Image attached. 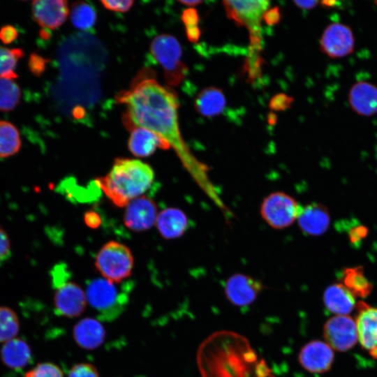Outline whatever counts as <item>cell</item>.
<instances>
[{
	"label": "cell",
	"mask_w": 377,
	"mask_h": 377,
	"mask_svg": "<svg viewBox=\"0 0 377 377\" xmlns=\"http://www.w3.org/2000/svg\"><path fill=\"white\" fill-rule=\"evenodd\" d=\"M323 334L326 343L339 352L352 348L358 340L355 320L348 315H337L328 319Z\"/></svg>",
	"instance_id": "ba28073f"
},
{
	"label": "cell",
	"mask_w": 377,
	"mask_h": 377,
	"mask_svg": "<svg viewBox=\"0 0 377 377\" xmlns=\"http://www.w3.org/2000/svg\"><path fill=\"white\" fill-rule=\"evenodd\" d=\"M128 147L133 155L147 157L151 155L157 148L168 149L170 146L152 131L143 128H135L131 130Z\"/></svg>",
	"instance_id": "d6986e66"
},
{
	"label": "cell",
	"mask_w": 377,
	"mask_h": 377,
	"mask_svg": "<svg viewBox=\"0 0 377 377\" xmlns=\"http://www.w3.org/2000/svg\"><path fill=\"white\" fill-rule=\"evenodd\" d=\"M348 234L350 242L356 244L366 237L368 234V229L362 225L356 226L349 230Z\"/></svg>",
	"instance_id": "8d00e7d4"
},
{
	"label": "cell",
	"mask_w": 377,
	"mask_h": 377,
	"mask_svg": "<svg viewBox=\"0 0 377 377\" xmlns=\"http://www.w3.org/2000/svg\"><path fill=\"white\" fill-rule=\"evenodd\" d=\"M32 357L29 345L24 340L14 338L6 342L1 349L3 363L13 369H21L27 366Z\"/></svg>",
	"instance_id": "7402d4cb"
},
{
	"label": "cell",
	"mask_w": 377,
	"mask_h": 377,
	"mask_svg": "<svg viewBox=\"0 0 377 377\" xmlns=\"http://www.w3.org/2000/svg\"><path fill=\"white\" fill-rule=\"evenodd\" d=\"M343 284L354 296L366 297L373 289L372 283L367 279L362 266L346 268L342 274Z\"/></svg>",
	"instance_id": "cb8c5ba5"
},
{
	"label": "cell",
	"mask_w": 377,
	"mask_h": 377,
	"mask_svg": "<svg viewBox=\"0 0 377 377\" xmlns=\"http://www.w3.org/2000/svg\"><path fill=\"white\" fill-rule=\"evenodd\" d=\"M156 224L164 239H172L184 234L188 227V220L180 209L168 207L158 214Z\"/></svg>",
	"instance_id": "ffe728a7"
},
{
	"label": "cell",
	"mask_w": 377,
	"mask_h": 377,
	"mask_svg": "<svg viewBox=\"0 0 377 377\" xmlns=\"http://www.w3.org/2000/svg\"><path fill=\"white\" fill-rule=\"evenodd\" d=\"M302 206L291 195L275 191L267 195L260 205L262 219L272 228L282 230L297 221Z\"/></svg>",
	"instance_id": "8992f818"
},
{
	"label": "cell",
	"mask_w": 377,
	"mask_h": 377,
	"mask_svg": "<svg viewBox=\"0 0 377 377\" xmlns=\"http://www.w3.org/2000/svg\"><path fill=\"white\" fill-rule=\"evenodd\" d=\"M355 38L351 29L339 22L329 24L321 36V51L330 58H341L353 52Z\"/></svg>",
	"instance_id": "9c48e42d"
},
{
	"label": "cell",
	"mask_w": 377,
	"mask_h": 377,
	"mask_svg": "<svg viewBox=\"0 0 377 377\" xmlns=\"http://www.w3.org/2000/svg\"><path fill=\"white\" fill-rule=\"evenodd\" d=\"M68 377H100L97 369L91 364L79 363L73 365Z\"/></svg>",
	"instance_id": "1f68e13d"
},
{
	"label": "cell",
	"mask_w": 377,
	"mask_h": 377,
	"mask_svg": "<svg viewBox=\"0 0 377 377\" xmlns=\"http://www.w3.org/2000/svg\"><path fill=\"white\" fill-rule=\"evenodd\" d=\"M21 139L17 128L10 122L0 121V158H7L17 153Z\"/></svg>",
	"instance_id": "484cf974"
},
{
	"label": "cell",
	"mask_w": 377,
	"mask_h": 377,
	"mask_svg": "<svg viewBox=\"0 0 377 377\" xmlns=\"http://www.w3.org/2000/svg\"><path fill=\"white\" fill-rule=\"evenodd\" d=\"M323 302L330 311L337 315H348L355 305V296L341 283L329 286L324 292Z\"/></svg>",
	"instance_id": "44dd1931"
},
{
	"label": "cell",
	"mask_w": 377,
	"mask_h": 377,
	"mask_svg": "<svg viewBox=\"0 0 377 377\" xmlns=\"http://www.w3.org/2000/svg\"><path fill=\"white\" fill-rule=\"evenodd\" d=\"M357 309L358 340L362 347L377 359V308L360 301L357 304Z\"/></svg>",
	"instance_id": "4fadbf2b"
},
{
	"label": "cell",
	"mask_w": 377,
	"mask_h": 377,
	"mask_svg": "<svg viewBox=\"0 0 377 377\" xmlns=\"http://www.w3.org/2000/svg\"><path fill=\"white\" fill-rule=\"evenodd\" d=\"M264 288L260 281L241 273L230 276L224 286L227 299L239 307L252 304Z\"/></svg>",
	"instance_id": "8fae6325"
},
{
	"label": "cell",
	"mask_w": 377,
	"mask_h": 377,
	"mask_svg": "<svg viewBox=\"0 0 377 377\" xmlns=\"http://www.w3.org/2000/svg\"><path fill=\"white\" fill-rule=\"evenodd\" d=\"M293 102V98L288 95L280 94L274 96L269 102L272 110L282 111L286 110Z\"/></svg>",
	"instance_id": "836d02e7"
},
{
	"label": "cell",
	"mask_w": 377,
	"mask_h": 377,
	"mask_svg": "<svg viewBox=\"0 0 377 377\" xmlns=\"http://www.w3.org/2000/svg\"><path fill=\"white\" fill-rule=\"evenodd\" d=\"M86 295L89 304L108 320L117 316L126 303V295L120 293L114 283L104 278L91 281Z\"/></svg>",
	"instance_id": "52a82bcc"
},
{
	"label": "cell",
	"mask_w": 377,
	"mask_h": 377,
	"mask_svg": "<svg viewBox=\"0 0 377 377\" xmlns=\"http://www.w3.org/2000/svg\"><path fill=\"white\" fill-rule=\"evenodd\" d=\"M153 59L163 68L166 83L177 86L185 78L187 67L182 61V47L178 40L170 34L156 36L150 45Z\"/></svg>",
	"instance_id": "277c9868"
},
{
	"label": "cell",
	"mask_w": 377,
	"mask_h": 377,
	"mask_svg": "<svg viewBox=\"0 0 377 377\" xmlns=\"http://www.w3.org/2000/svg\"><path fill=\"white\" fill-rule=\"evenodd\" d=\"M157 206L149 198L142 195L131 201L124 214L125 226L131 230L140 232L151 228L156 222Z\"/></svg>",
	"instance_id": "7c38bea8"
},
{
	"label": "cell",
	"mask_w": 377,
	"mask_h": 377,
	"mask_svg": "<svg viewBox=\"0 0 377 377\" xmlns=\"http://www.w3.org/2000/svg\"><path fill=\"white\" fill-rule=\"evenodd\" d=\"M103 325L93 318L79 320L73 329V336L76 343L86 350H94L101 346L105 338Z\"/></svg>",
	"instance_id": "ac0fdd59"
},
{
	"label": "cell",
	"mask_w": 377,
	"mask_h": 377,
	"mask_svg": "<svg viewBox=\"0 0 377 377\" xmlns=\"http://www.w3.org/2000/svg\"><path fill=\"white\" fill-rule=\"evenodd\" d=\"M10 251V242L8 234L0 227V260L6 258Z\"/></svg>",
	"instance_id": "74e56055"
},
{
	"label": "cell",
	"mask_w": 377,
	"mask_h": 377,
	"mask_svg": "<svg viewBox=\"0 0 377 377\" xmlns=\"http://www.w3.org/2000/svg\"><path fill=\"white\" fill-rule=\"evenodd\" d=\"M182 4H184V6H195L197 5H199L202 3V1H197V0H193V1H179Z\"/></svg>",
	"instance_id": "b9f144b4"
},
{
	"label": "cell",
	"mask_w": 377,
	"mask_h": 377,
	"mask_svg": "<svg viewBox=\"0 0 377 377\" xmlns=\"http://www.w3.org/2000/svg\"><path fill=\"white\" fill-rule=\"evenodd\" d=\"M133 264L131 250L115 241L105 243L98 251L95 260L96 268L102 276L117 283L131 275Z\"/></svg>",
	"instance_id": "5b68a950"
},
{
	"label": "cell",
	"mask_w": 377,
	"mask_h": 377,
	"mask_svg": "<svg viewBox=\"0 0 377 377\" xmlns=\"http://www.w3.org/2000/svg\"><path fill=\"white\" fill-rule=\"evenodd\" d=\"M281 18L280 10L278 7H274L270 10H267L263 17V20L269 24L273 25L278 23Z\"/></svg>",
	"instance_id": "ab89813d"
},
{
	"label": "cell",
	"mask_w": 377,
	"mask_h": 377,
	"mask_svg": "<svg viewBox=\"0 0 377 377\" xmlns=\"http://www.w3.org/2000/svg\"><path fill=\"white\" fill-rule=\"evenodd\" d=\"M226 103L223 91L216 87H209L198 94L194 106L200 115L212 117L221 113L226 107Z\"/></svg>",
	"instance_id": "603a6c76"
},
{
	"label": "cell",
	"mask_w": 377,
	"mask_h": 377,
	"mask_svg": "<svg viewBox=\"0 0 377 377\" xmlns=\"http://www.w3.org/2000/svg\"><path fill=\"white\" fill-rule=\"evenodd\" d=\"M45 59L34 53L30 55L28 64L31 72L35 75H39L43 72L45 67Z\"/></svg>",
	"instance_id": "e575fe53"
},
{
	"label": "cell",
	"mask_w": 377,
	"mask_h": 377,
	"mask_svg": "<svg viewBox=\"0 0 377 377\" xmlns=\"http://www.w3.org/2000/svg\"><path fill=\"white\" fill-rule=\"evenodd\" d=\"M186 34L188 39L191 42H196L200 36V30L198 27L199 17L195 8H187L182 15Z\"/></svg>",
	"instance_id": "f546056e"
},
{
	"label": "cell",
	"mask_w": 377,
	"mask_h": 377,
	"mask_svg": "<svg viewBox=\"0 0 377 377\" xmlns=\"http://www.w3.org/2000/svg\"><path fill=\"white\" fill-rule=\"evenodd\" d=\"M84 221L87 226L91 228H97L101 223V219L98 214L92 210L86 212Z\"/></svg>",
	"instance_id": "f35d334b"
},
{
	"label": "cell",
	"mask_w": 377,
	"mask_h": 377,
	"mask_svg": "<svg viewBox=\"0 0 377 377\" xmlns=\"http://www.w3.org/2000/svg\"><path fill=\"white\" fill-rule=\"evenodd\" d=\"M56 288L53 298L56 313L66 318L80 316L87 303V295L82 288L73 281H66Z\"/></svg>",
	"instance_id": "30bf717a"
},
{
	"label": "cell",
	"mask_w": 377,
	"mask_h": 377,
	"mask_svg": "<svg viewBox=\"0 0 377 377\" xmlns=\"http://www.w3.org/2000/svg\"><path fill=\"white\" fill-rule=\"evenodd\" d=\"M154 179L149 165L138 159L117 158L110 172L96 183L115 206L124 207L145 193Z\"/></svg>",
	"instance_id": "7a4b0ae2"
},
{
	"label": "cell",
	"mask_w": 377,
	"mask_h": 377,
	"mask_svg": "<svg viewBox=\"0 0 377 377\" xmlns=\"http://www.w3.org/2000/svg\"><path fill=\"white\" fill-rule=\"evenodd\" d=\"M17 36V29L12 25L7 24L0 29V40L5 45L13 43Z\"/></svg>",
	"instance_id": "d590c367"
},
{
	"label": "cell",
	"mask_w": 377,
	"mask_h": 377,
	"mask_svg": "<svg viewBox=\"0 0 377 377\" xmlns=\"http://www.w3.org/2000/svg\"><path fill=\"white\" fill-rule=\"evenodd\" d=\"M294 3L300 8L304 10H311L315 8L318 3V1H294Z\"/></svg>",
	"instance_id": "60d3db41"
},
{
	"label": "cell",
	"mask_w": 377,
	"mask_h": 377,
	"mask_svg": "<svg viewBox=\"0 0 377 377\" xmlns=\"http://www.w3.org/2000/svg\"><path fill=\"white\" fill-rule=\"evenodd\" d=\"M101 3L109 10L118 13H126L133 6V1H101Z\"/></svg>",
	"instance_id": "d6a6232c"
},
{
	"label": "cell",
	"mask_w": 377,
	"mask_h": 377,
	"mask_svg": "<svg viewBox=\"0 0 377 377\" xmlns=\"http://www.w3.org/2000/svg\"><path fill=\"white\" fill-rule=\"evenodd\" d=\"M24 377H64L61 369L51 362L38 364L32 369L27 371Z\"/></svg>",
	"instance_id": "4dcf8cb0"
},
{
	"label": "cell",
	"mask_w": 377,
	"mask_h": 377,
	"mask_svg": "<svg viewBox=\"0 0 377 377\" xmlns=\"http://www.w3.org/2000/svg\"><path fill=\"white\" fill-rule=\"evenodd\" d=\"M228 17L239 26L245 27L249 34L250 47L248 63L260 62L259 55L261 48V21L268 10L269 1H223Z\"/></svg>",
	"instance_id": "3957f363"
},
{
	"label": "cell",
	"mask_w": 377,
	"mask_h": 377,
	"mask_svg": "<svg viewBox=\"0 0 377 377\" xmlns=\"http://www.w3.org/2000/svg\"><path fill=\"white\" fill-rule=\"evenodd\" d=\"M20 322L16 313L9 307L0 306V342H7L17 334Z\"/></svg>",
	"instance_id": "83f0119b"
},
{
	"label": "cell",
	"mask_w": 377,
	"mask_h": 377,
	"mask_svg": "<svg viewBox=\"0 0 377 377\" xmlns=\"http://www.w3.org/2000/svg\"><path fill=\"white\" fill-rule=\"evenodd\" d=\"M23 56L24 52L20 48L0 47V78H17L15 68L18 60Z\"/></svg>",
	"instance_id": "f1b7e54d"
},
{
	"label": "cell",
	"mask_w": 377,
	"mask_h": 377,
	"mask_svg": "<svg viewBox=\"0 0 377 377\" xmlns=\"http://www.w3.org/2000/svg\"><path fill=\"white\" fill-rule=\"evenodd\" d=\"M297 221L299 228L304 235L319 236L328 229L330 216L325 206L312 202L302 206Z\"/></svg>",
	"instance_id": "2e32d148"
},
{
	"label": "cell",
	"mask_w": 377,
	"mask_h": 377,
	"mask_svg": "<svg viewBox=\"0 0 377 377\" xmlns=\"http://www.w3.org/2000/svg\"><path fill=\"white\" fill-rule=\"evenodd\" d=\"M126 105L124 122L128 129L143 128L158 135L176 152L193 179L226 217L231 212L211 181L208 167L191 153L182 138L178 121L179 105L175 92L156 79L142 75L117 96Z\"/></svg>",
	"instance_id": "6da1fadb"
},
{
	"label": "cell",
	"mask_w": 377,
	"mask_h": 377,
	"mask_svg": "<svg viewBox=\"0 0 377 377\" xmlns=\"http://www.w3.org/2000/svg\"><path fill=\"white\" fill-rule=\"evenodd\" d=\"M350 106L357 114L370 117L377 113V87L368 82L354 84L348 94Z\"/></svg>",
	"instance_id": "e0dca14e"
},
{
	"label": "cell",
	"mask_w": 377,
	"mask_h": 377,
	"mask_svg": "<svg viewBox=\"0 0 377 377\" xmlns=\"http://www.w3.org/2000/svg\"><path fill=\"white\" fill-rule=\"evenodd\" d=\"M334 358L332 348L326 343L315 340L307 343L299 354L300 364L309 372L323 373L328 371Z\"/></svg>",
	"instance_id": "5bb4252c"
},
{
	"label": "cell",
	"mask_w": 377,
	"mask_h": 377,
	"mask_svg": "<svg viewBox=\"0 0 377 377\" xmlns=\"http://www.w3.org/2000/svg\"><path fill=\"white\" fill-rule=\"evenodd\" d=\"M21 91L13 79L0 78V110L9 112L18 105Z\"/></svg>",
	"instance_id": "4316f807"
},
{
	"label": "cell",
	"mask_w": 377,
	"mask_h": 377,
	"mask_svg": "<svg viewBox=\"0 0 377 377\" xmlns=\"http://www.w3.org/2000/svg\"><path fill=\"white\" fill-rule=\"evenodd\" d=\"M31 8L35 21L46 30L58 28L68 15L66 1L36 0L31 3Z\"/></svg>",
	"instance_id": "9a60e30c"
},
{
	"label": "cell",
	"mask_w": 377,
	"mask_h": 377,
	"mask_svg": "<svg viewBox=\"0 0 377 377\" xmlns=\"http://www.w3.org/2000/svg\"><path fill=\"white\" fill-rule=\"evenodd\" d=\"M70 17L75 28L85 31H91L97 20L96 9L85 1L74 3L71 6Z\"/></svg>",
	"instance_id": "d4e9b609"
}]
</instances>
